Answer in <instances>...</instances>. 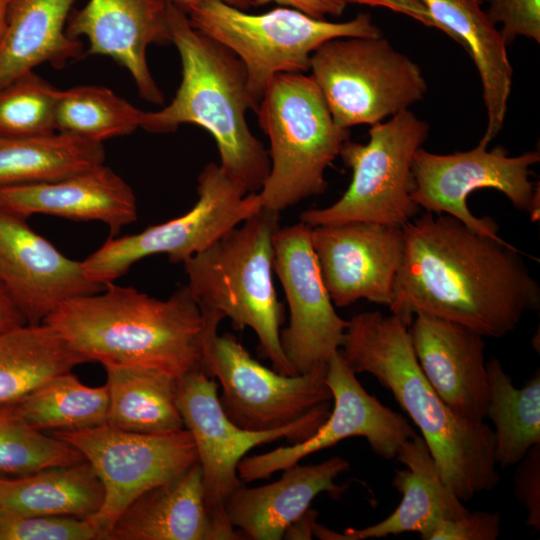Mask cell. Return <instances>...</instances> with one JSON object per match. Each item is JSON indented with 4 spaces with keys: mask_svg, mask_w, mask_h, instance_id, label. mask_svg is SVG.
<instances>
[{
    "mask_svg": "<svg viewBox=\"0 0 540 540\" xmlns=\"http://www.w3.org/2000/svg\"><path fill=\"white\" fill-rule=\"evenodd\" d=\"M0 210V283L28 324L43 323L61 304L96 293L81 261L60 252L26 222Z\"/></svg>",
    "mask_w": 540,
    "mask_h": 540,
    "instance_id": "18",
    "label": "cell"
},
{
    "mask_svg": "<svg viewBox=\"0 0 540 540\" xmlns=\"http://www.w3.org/2000/svg\"><path fill=\"white\" fill-rule=\"evenodd\" d=\"M168 23L180 55L182 79L172 101L145 112L141 127L170 133L180 125L207 130L217 144L220 168L247 193H258L270 172V157L246 121L255 111L243 62L225 45L195 29L187 14L169 1Z\"/></svg>",
    "mask_w": 540,
    "mask_h": 540,
    "instance_id": "4",
    "label": "cell"
},
{
    "mask_svg": "<svg viewBox=\"0 0 540 540\" xmlns=\"http://www.w3.org/2000/svg\"><path fill=\"white\" fill-rule=\"evenodd\" d=\"M280 213L262 207L183 265L187 287L201 309L229 318L235 329L251 328L260 357L272 369L296 375L280 342L283 304L274 285V239Z\"/></svg>",
    "mask_w": 540,
    "mask_h": 540,
    "instance_id": "5",
    "label": "cell"
},
{
    "mask_svg": "<svg viewBox=\"0 0 540 540\" xmlns=\"http://www.w3.org/2000/svg\"><path fill=\"white\" fill-rule=\"evenodd\" d=\"M175 6L183 10L186 14L198 4L206 0H169ZM230 6L246 11L247 9L254 7L255 0H219Z\"/></svg>",
    "mask_w": 540,
    "mask_h": 540,
    "instance_id": "44",
    "label": "cell"
},
{
    "mask_svg": "<svg viewBox=\"0 0 540 540\" xmlns=\"http://www.w3.org/2000/svg\"><path fill=\"white\" fill-rule=\"evenodd\" d=\"M310 239L333 304L358 300L389 306L404 250L403 227L347 222L310 227Z\"/></svg>",
    "mask_w": 540,
    "mask_h": 540,
    "instance_id": "17",
    "label": "cell"
},
{
    "mask_svg": "<svg viewBox=\"0 0 540 540\" xmlns=\"http://www.w3.org/2000/svg\"><path fill=\"white\" fill-rule=\"evenodd\" d=\"M539 161L538 151L509 156L502 147L489 151L480 144L452 154L419 148L412 164L411 198L426 212L450 215L477 233L500 238L496 221L474 216L467 198L476 190L491 188L503 193L516 209L528 213L537 189L530 180V168Z\"/></svg>",
    "mask_w": 540,
    "mask_h": 540,
    "instance_id": "13",
    "label": "cell"
},
{
    "mask_svg": "<svg viewBox=\"0 0 540 540\" xmlns=\"http://www.w3.org/2000/svg\"><path fill=\"white\" fill-rule=\"evenodd\" d=\"M187 16L195 29L225 45L243 62L255 112L269 81L278 74L307 72L312 53L324 42L381 36L367 13L332 22L286 6L250 14L219 0H206Z\"/></svg>",
    "mask_w": 540,
    "mask_h": 540,
    "instance_id": "7",
    "label": "cell"
},
{
    "mask_svg": "<svg viewBox=\"0 0 540 540\" xmlns=\"http://www.w3.org/2000/svg\"><path fill=\"white\" fill-rule=\"evenodd\" d=\"M104 160L103 143L70 134L0 136V188L64 178Z\"/></svg>",
    "mask_w": 540,
    "mask_h": 540,
    "instance_id": "30",
    "label": "cell"
},
{
    "mask_svg": "<svg viewBox=\"0 0 540 540\" xmlns=\"http://www.w3.org/2000/svg\"><path fill=\"white\" fill-rule=\"evenodd\" d=\"M514 489L527 511L526 524L540 530V444L531 447L517 463Z\"/></svg>",
    "mask_w": 540,
    "mask_h": 540,
    "instance_id": "39",
    "label": "cell"
},
{
    "mask_svg": "<svg viewBox=\"0 0 540 540\" xmlns=\"http://www.w3.org/2000/svg\"><path fill=\"white\" fill-rule=\"evenodd\" d=\"M242 539L226 515L209 509L198 462L139 496L120 515L107 540Z\"/></svg>",
    "mask_w": 540,
    "mask_h": 540,
    "instance_id": "22",
    "label": "cell"
},
{
    "mask_svg": "<svg viewBox=\"0 0 540 540\" xmlns=\"http://www.w3.org/2000/svg\"><path fill=\"white\" fill-rule=\"evenodd\" d=\"M223 319L201 309L187 285L158 299L111 282L96 293L64 302L43 323L86 361L150 367L177 379L205 372L208 350Z\"/></svg>",
    "mask_w": 540,
    "mask_h": 540,
    "instance_id": "2",
    "label": "cell"
},
{
    "mask_svg": "<svg viewBox=\"0 0 540 540\" xmlns=\"http://www.w3.org/2000/svg\"><path fill=\"white\" fill-rule=\"evenodd\" d=\"M396 459L404 469L395 470L392 485L402 495L398 507L382 521L360 529L347 528L340 534L324 528V540H363L417 532L429 540L443 520L457 519L470 511L443 482L423 437L415 435L400 447Z\"/></svg>",
    "mask_w": 540,
    "mask_h": 540,
    "instance_id": "24",
    "label": "cell"
},
{
    "mask_svg": "<svg viewBox=\"0 0 540 540\" xmlns=\"http://www.w3.org/2000/svg\"><path fill=\"white\" fill-rule=\"evenodd\" d=\"M103 366L109 400L108 425L139 433H168L184 429L176 400V378L150 367Z\"/></svg>",
    "mask_w": 540,
    "mask_h": 540,
    "instance_id": "28",
    "label": "cell"
},
{
    "mask_svg": "<svg viewBox=\"0 0 540 540\" xmlns=\"http://www.w3.org/2000/svg\"><path fill=\"white\" fill-rule=\"evenodd\" d=\"M144 111L109 88L80 85L59 90L56 130L92 142L133 133L141 127Z\"/></svg>",
    "mask_w": 540,
    "mask_h": 540,
    "instance_id": "33",
    "label": "cell"
},
{
    "mask_svg": "<svg viewBox=\"0 0 540 540\" xmlns=\"http://www.w3.org/2000/svg\"><path fill=\"white\" fill-rule=\"evenodd\" d=\"M87 362L47 323L0 334V406L12 404L46 381Z\"/></svg>",
    "mask_w": 540,
    "mask_h": 540,
    "instance_id": "29",
    "label": "cell"
},
{
    "mask_svg": "<svg viewBox=\"0 0 540 540\" xmlns=\"http://www.w3.org/2000/svg\"><path fill=\"white\" fill-rule=\"evenodd\" d=\"M169 0H88L70 13L66 33L73 39L85 36L88 54L109 56L133 78L139 95L162 105L164 95L155 82L146 52L152 45H168Z\"/></svg>",
    "mask_w": 540,
    "mask_h": 540,
    "instance_id": "19",
    "label": "cell"
},
{
    "mask_svg": "<svg viewBox=\"0 0 540 540\" xmlns=\"http://www.w3.org/2000/svg\"><path fill=\"white\" fill-rule=\"evenodd\" d=\"M58 93L34 70L0 87V136L33 137L57 132Z\"/></svg>",
    "mask_w": 540,
    "mask_h": 540,
    "instance_id": "35",
    "label": "cell"
},
{
    "mask_svg": "<svg viewBox=\"0 0 540 540\" xmlns=\"http://www.w3.org/2000/svg\"><path fill=\"white\" fill-rule=\"evenodd\" d=\"M325 380L334 401L325 422L302 442L242 458L237 467L241 482L267 479L350 437H363L377 456L395 459L403 443L416 435L406 417L363 388L340 350L327 363Z\"/></svg>",
    "mask_w": 540,
    "mask_h": 540,
    "instance_id": "15",
    "label": "cell"
},
{
    "mask_svg": "<svg viewBox=\"0 0 540 540\" xmlns=\"http://www.w3.org/2000/svg\"><path fill=\"white\" fill-rule=\"evenodd\" d=\"M274 273L289 308L280 342L294 373L327 365L342 346L348 321L337 314L326 289L308 225L299 221L280 227L274 239Z\"/></svg>",
    "mask_w": 540,
    "mask_h": 540,
    "instance_id": "16",
    "label": "cell"
},
{
    "mask_svg": "<svg viewBox=\"0 0 540 540\" xmlns=\"http://www.w3.org/2000/svg\"><path fill=\"white\" fill-rule=\"evenodd\" d=\"M75 1L10 0L0 43V87L43 63L62 68L83 55L81 41L66 33Z\"/></svg>",
    "mask_w": 540,
    "mask_h": 540,
    "instance_id": "26",
    "label": "cell"
},
{
    "mask_svg": "<svg viewBox=\"0 0 540 540\" xmlns=\"http://www.w3.org/2000/svg\"><path fill=\"white\" fill-rule=\"evenodd\" d=\"M269 3L295 8L319 19H326L327 16L339 17L347 5L342 0H255L254 7Z\"/></svg>",
    "mask_w": 540,
    "mask_h": 540,
    "instance_id": "40",
    "label": "cell"
},
{
    "mask_svg": "<svg viewBox=\"0 0 540 540\" xmlns=\"http://www.w3.org/2000/svg\"><path fill=\"white\" fill-rule=\"evenodd\" d=\"M486 368L489 394L485 418L495 427L496 465L507 468L540 444V373L538 369L522 388H516L497 358H491Z\"/></svg>",
    "mask_w": 540,
    "mask_h": 540,
    "instance_id": "31",
    "label": "cell"
},
{
    "mask_svg": "<svg viewBox=\"0 0 540 540\" xmlns=\"http://www.w3.org/2000/svg\"><path fill=\"white\" fill-rule=\"evenodd\" d=\"M349 462L333 456L309 465L288 467L275 482L258 487H238L227 499L224 509L234 528L252 540H280L286 529L320 493L339 499L347 486L335 483L349 469Z\"/></svg>",
    "mask_w": 540,
    "mask_h": 540,
    "instance_id": "23",
    "label": "cell"
},
{
    "mask_svg": "<svg viewBox=\"0 0 540 540\" xmlns=\"http://www.w3.org/2000/svg\"><path fill=\"white\" fill-rule=\"evenodd\" d=\"M83 461L82 454L67 442L32 428L9 406H0V473L24 476Z\"/></svg>",
    "mask_w": 540,
    "mask_h": 540,
    "instance_id": "34",
    "label": "cell"
},
{
    "mask_svg": "<svg viewBox=\"0 0 540 540\" xmlns=\"http://www.w3.org/2000/svg\"><path fill=\"white\" fill-rule=\"evenodd\" d=\"M106 384L90 387L71 372L58 375L7 406L32 428L79 430L107 422Z\"/></svg>",
    "mask_w": 540,
    "mask_h": 540,
    "instance_id": "32",
    "label": "cell"
},
{
    "mask_svg": "<svg viewBox=\"0 0 540 540\" xmlns=\"http://www.w3.org/2000/svg\"><path fill=\"white\" fill-rule=\"evenodd\" d=\"M438 29L461 44L474 61L482 84L487 128L479 144L488 146L501 131L513 70L506 43L479 0H419Z\"/></svg>",
    "mask_w": 540,
    "mask_h": 540,
    "instance_id": "25",
    "label": "cell"
},
{
    "mask_svg": "<svg viewBox=\"0 0 540 540\" xmlns=\"http://www.w3.org/2000/svg\"><path fill=\"white\" fill-rule=\"evenodd\" d=\"M404 250L392 314L410 325L426 314L502 338L540 308V286L520 251L447 214L425 212L403 226Z\"/></svg>",
    "mask_w": 540,
    "mask_h": 540,
    "instance_id": "1",
    "label": "cell"
},
{
    "mask_svg": "<svg viewBox=\"0 0 540 540\" xmlns=\"http://www.w3.org/2000/svg\"><path fill=\"white\" fill-rule=\"evenodd\" d=\"M53 434L77 449L101 480L103 503L88 519L99 528L104 540L120 515L139 496L198 462L195 443L185 428L168 433H139L105 423Z\"/></svg>",
    "mask_w": 540,
    "mask_h": 540,
    "instance_id": "11",
    "label": "cell"
},
{
    "mask_svg": "<svg viewBox=\"0 0 540 540\" xmlns=\"http://www.w3.org/2000/svg\"><path fill=\"white\" fill-rule=\"evenodd\" d=\"M103 499L101 480L86 460L12 479L0 477V509L25 515L89 518Z\"/></svg>",
    "mask_w": 540,
    "mask_h": 540,
    "instance_id": "27",
    "label": "cell"
},
{
    "mask_svg": "<svg viewBox=\"0 0 540 540\" xmlns=\"http://www.w3.org/2000/svg\"><path fill=\"white\" fill-rule=\"evenodd\" d=\"M25 324L26 319L0 283V334Z\"/></svg>",
    "mask_w": 540,
    "mask_h": 540,
    "instance_id": "42",
    "label": "cell"
},
{
    "mask_svg": "<svg viewBox=\"0 0 540 540\" xmlns=\"http://www.w3.org/2000/svg\"><path fill=\"white\" fill-rule=\"evenodd\" d=\"M311 76L341 128L374 125L427 92L418 64L379 37L328 40L310 57Z\"/></svg>",
    "mask_w": 540,
    "mask_h": 540,
    "instance_id": "9",
    "label": "cell"
},
{
    "mask_svg": "<svg viewBox=\"0 0 540 540\" xmlns=\"http://www.w3.org/2000/svg\"><path fill=\"white\" fill-rule=\"evenodd\" d=\"M318 512L308 509L297 520H295L285 531L284 539H312L314 527L317 523Z\"/></svg>",
    "mask_w": 540,
    "mask_h": 540,
    "instance_id": "43",
    "label": "cell"
},
{
    "mask_svg": "<svg viewBox=\"0 0 540 540\" xmlns=\"http://www.w3.org/2000/svg\"><path fill=\"white\" fill-rule=\"evenodd\" d=\"M197 195L193 207L176 218L136 234L109 236L81 261L85 275L105 286L148 256L166 254L171 263L183 264L262 208L258 193H247L214 162L200 172Z\"/></svg>",
    "mask_w": 540,
    "mask_h": 540,
    "instance_id": "10",
    "label": "cell"
},
{
    "mask_svg": "<svg viewBox=\"0 0 540 540\" xmlns=\"http://www.w3.org/2000/svg\"><path fill=\"white\" fill-rule=\"evenodd\" d=\"M489 19L500 23L506 45L518 36L540 43V0H490Z\"/></svg>",
    "mask_w": 540,
    "mask_h": 540,
    "instance_id": "37",
    "label": "cell"
},
{
    "mask_svg": "<svg viewBox=\"0 0 540 540\" xmlns=\"http://www.w3.org/2000/svg\"><path fill=\"white\" fill-rule=\"evenodd\" d=\"M176 400L196 446L206 503L215 515H226L225 503L242 485L237 467L255 446L286 439L292 444L309 438L325 422L330 401L323 402L293 423L266 431H249L224 413L214 378L196 370L176 379Z\"/></svg>",
    "mask_w": 540,
    "mask_h": 540,
    "instance_id": "12",
    "label": "cell"
},
{
    "mask_svg": "<svg viewBox=\"0 0 540 540\" xmlns=\"http://www.w3.org/2000/svg\"><path fill=\"white\" fill-rule=\"evenodd\" d=\"M340 352L355 374L368 373L418 427L445 485L462 501L496 488L494 432L457 415L440 398L417 361L409 325L378 311L354 315Z\"/></svg>",
    "mask_w": 540,
    "mask_h": 540,
    "instance_id": "3",
    "label": "cell"
},
{
    "mask_svg": "<svg viewBox=\"0 0 540 540\" xmlns=\"http://www.w3.org/2000/svg\"><path fill=\"white\" fill-rule=\"evenodd\" d=\"M10 0H0V43L7 27V16Z\"/></svg>",
    "mask_w": 540,
    "mask_h": 540,
    "instance_id": "45",
    "label": "cell"
},
{
    "mask_svg": "<svg viewBox=\"0 0 540 540\" xmlns=\"http://www.w3.org/2000/svg\"><path fill=\"white\" fill-rule=\"evenodd\" d=\"M256 113L270 142V172L258 192L262 207L280 213L325 193V171L350 139V130L334 122L313 77L276 75Z\"/></svg>",
    "mask_w": 540,
    "mask_h": 540,
    "instance_id": "6",
    "label": "cell"
},
{
    "mask_svg": "<svg viewBox=\"0 0 540 540\" xmlns=\"http://www.w3.org/2000/svg\"><path fill=\"white\" fill-rule=\"evenodd\" d=\"M346 4L355 3L369 6H380L405 14L428 27L438 29V25L419 0H342Z\"/></svg>",
    "mask_w": 540,
    "mask_h": 540,
    "instance_id": "41",
    "label": "cell"
},
{
    "mask_svg": "<svg viewBox=\"0 0 540 540\" xmlns=\"http://www.w3.org/2000/svg\"><path fill=\"white\" fill-rule=\"evenodd\" d=\"M498 512L474 511L467 515L441 521L429 540H495L500 533Z\"/></svg>",
    "mask_w": 540,
    "mask_h": 540,
    "instance_id": "38",
    "label": "cell"
},
{
    "mask_svg": "<svg viewBox=\"0 0 540 540\" xmlns=\"http://www.w3.org/2000/svg\"><path fill=\"white\" fill-rule=\"evenodd\" d=\"M409 333L419 366L440 398L460 417L483 421L489 394L484 337L426 314L414 315Z\"/></svg>",
    "mask_w": 540,
    "mask_h": 540,
    "instance_id": "20",
    "label": "cell"
},
{
    "mask_svg": "<svg viewBox=\"0 0 540 540\" xmlns=\"http://www.w3.org/2000/svg\"><path fill=\"white\" fill-rule=\"evenodd\" d=\"M0 210L23 219L43 214L99 221L110 236H117L138 216L132 188L104 163L56 180L2 187Z\"/></svg>",
    "mask_w": 540,
    "mask_h": 540,
    "instance_id": "21",
    "label": "cell"
},
{
    "mask_svg": "<svg viewBox=\"0 0 540 540\" xmlns=\"http://www.w3.org/2000/svg\"><path fill=\"white\" fill-rule=\"evenodd\" d=\"M429 125L404 110L371 125L366 144L347 140L339 156L351 169L344 194L324 208L303 211L309 227L347 222H374L403 227L420 207L412 200L415 153L426 141Z\"/></svg>",
    "mask_w": 540,
    "mask_h": 540,
    "instance_id": "8",
    "label": "cell"
},
{
    "mask_svg": "<svg viewBox=\"0 0 540 540\" xmlns=\"http://www.w3.org/2000/svg\"><path fill=\"white\" fill-rule=\"evenodd\" d=\"M327 365L300 375H284L255 360L232 334L217 335L205 372L221 385L220 405L237 426L266 431L289 425L315 406L332 400Z\"/></svg>",
    "mask_w": 540,
    "mask_h": 540,
    "instance_id": "14",
    "label": "cell"
},
{
    "mask_svg": "<svg viewBox=\"0 0 540 540\" xmlns=\"http://www.w3.org/2000/svg\"><path fill=\"white\" fill-rule=\"evenodd\" d=\"M0 540H104L88 518L32 516L0 509Z\"/></svg>",
    "mask_w": 540,
    "mask_h": 540,
    "instance_id": "36",
    "label": "cell"
}]
</instances>
